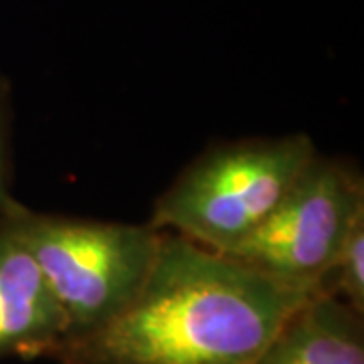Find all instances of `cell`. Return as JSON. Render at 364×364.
Wrapping results in <instances>:
<instances>
[{
    "label": "cell",
    "mask_w": 364,
    "mask_h": 364,
    "mask_svg": "<svg viewBox=\"0 0 364 364\" xmlns=\"http://www.w3.org/2000/svg\"><path fill=\"white\" fill-rule=\"evenodd\" d=\"M316 154L306 134L208 148L158 196L150 225L227 255L259 229Z\"/></svg>",
    "instance_id": "obj_2"
},
{
    "label": "cell",
    "mask_w": 364,
    "mask_h": 364,
    "mask_svg": "<svg viewBox=\"0 0 364 364\" xmlns=\"http://www.w3.org/2000/svg\"><path fill=\"white\" fill-rule=\"evenodd\" d=\"M4 213L65 316L67 338L102 328L136 298L164 239L150 223L47 215L14 198Z\"/></svg>",
    "instance_id": "obj_3"
},
{
    "label": "cell",
    "mask_w": 364,
    "mask_h": 364,
    "mask_svg": "<svg viewBox=\"0 0 364 364\" xmlns=\"http://www.w3.org/2000/svg\"><path fill=\"white\" fill-rule=\"evenodd\" d=\"M67 322L14 225L0 213V360L53 358Z\"/></svg>",
    "instance_id": "obj_5"
},
{
    "label": "cell",
    "mask_w": 364,
    "mask_h": 364,
    "mask_svg": "<svg viewBox=\"0 0 364 364\" xmlns=\"http://www.w3.org/2000/svg\"><path fill=\"white\" fill-rule=\"evenodd\" d=\"M363 217L360 170L316 154L259 229L227 257L275 279L324 291L326 275Z\"/></svg>",
    "instance_id": "obj_4"
},
{
    "label": "cell",
    "mask_w": 364,
    "mask_h": 364,
    "mask_svg": "<svg viewBox=\"0 0 364 364\" xmlns=\"http://www.w3.org/2000/svg\"><path fill=\"white\" fill-rule=\"evenodd\" d=\"M318 291L164 231L136 298L102 328L67 338L53 358L61 364H253Z\"/></svg>",
    "instance_id": "obj_1"
},
{
    "label": "cell",
    "mask_w": 364,
    "mask_h": 364,
    "mask_svg": "<svg viewBox=\"0 0 364 364\" xmlns=\"http://www.w3.org/2000/svg\"><path fill=\"white\" fill-rule=\"evenodd\" d=\"M253 364H364L363 314L318 291L287 318Z\"/></svg>",
    "instance_id": "obj_6"
},
{
    "label": "cell",
    "mask_w": 364,
    "mask_h": 364,
    "mask_svg": "<svg viewBox=\"0 0 364 364\" xmlns=\"http://www.w3.org/2000/svg\"><path fill=\"white\" fill-rule=\"evenodd\" d=\"M324 291L364 314V217L352 227L332 269L326 275Z\"/></svg>",
    "instance_id": "obj_7"
},
{
    "label": "cell",
    "mask_w": 364,
    "mask_h": 364,
    "mask_svg": "<svg viewBox=\"0 0 364 364\" xmlns=\"http://www.w3.org/2000/svg\"><path fill=\"white\" fill-rule=\"evenodd\" d=\"M9 90L0 77V213L13 198L9 193Z\"/></svg>",
    "instance_id": "obj_8"
}]
</instances>
